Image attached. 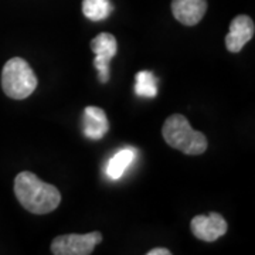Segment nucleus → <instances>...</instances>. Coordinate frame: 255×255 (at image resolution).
<instances>
[{
	"mask_svg": "<svg viewBox=\"0 0 255 255\" xmlns=\"http://www.w3.org/2000/svg\"><path fill=\"white\" fill-rule=\"evenodd\" d=\"M172 253L169 251V250H166V248H153V250H150L147 255H170Z\"/></svg>",
	"mask_w": 255,
	"mask_h": 255,
	"instance_id": "obj_13",
	"label": "nucleus"
},
{
	"mask_svg": "<svg viewBox=\"0 0 255 255\" xmlns=\"http://www.w3.org/2000/svg\"><path fill=\"white\" fill-rule=\"evenodd\" d=\"M255 26L248 16H237L230 24V33L226 36V47L230 53H240L243 47L254 37Z\"/></svg>",
	"mask_w": 255,
	"mask_h": 255,
	"instance_id": "obj_6",
	"label": "nucleus"
},
{
	"mask_svg": "<svg viewBox=\"0 0 255 255\" xmlns=\"http://www.w3.org/2000/svg\"><path fill=\"white\" fill-rule=\"evenodd\" d=\"M166 143L186 155H201L207 149V137L191 128L190 122L180 114L170 115L162 129Z\"/></svg>",
	"mask_w": 255,
	"mask_h": 255,
	"instance_id": "obj_2",
	"label": "nucleus"
},
{
	"mask_svg": "<svg viewBox=\"0 0 255 255\" xmlns=\"http://www.w3.org/2000/svg\"><path fill=\"white\" fill-rule=\"evenodd\" d=\"M1 88L11 100H26L37 88V77L26 60L14 57L4 64Z\"/></svg>",
	"mask_w": 255,
	"mask_h": 255,
	"instance_id": "obj_3",
	"label": "nucleus"
},
{
	"mask_svg": "<svg viewBox=\"0 0 255 255\" xmlns=\"http://www.w3.org/2000/svg\"><path fill=\"white\" fill-rule=\"evenodd\" d=\"M14 194L18 203L33 214L51 213L61 203V193L58 189L40 180L31 172H21L16 176Z\"/></svg>",
	"mask_w": 255,
	"mask_h": 255,
	"instance_id": "obj_1",
	"label": "nucleus"
},
{
	"mask_svg": "<svg viewBox=\"0 0 255 255\" xmlns=\"http://www.w3.org/2000/svg\"><path fill=\"white\" fill-rule=\"evenodd\" d=\"M110 130V122L104 110L87 107L84 111V133L90 139H101Z\"/></svg>",
	"mask_w": 255,
	"mask_h": 255,
	"instance_id": "obj_9",
	"label": "nucleus"
},
{
	"mask_svg": "<svg viewBox=\"0 0 255 255\" xmlns=\"http://www.w3.org/2000/svg\"><path fill=\"white\" fill-rule=\"evenodd\" d=\"M172 11L184 26H196L207 11V0H173Z\"/></svg>",
	"mask_w": 255,
	"mask_h": 255,
	"instance_id": "obj_7",
	"label": "nucleus"
},
{
	"mask_svg": "<svg viewBox=\"0 0 255 255\" xmlns=\"http://www.w3.org/2000/svg\"><path fill=\"white\" fill-rule=\"evenodd\" d=\"M133 159H135V152L132 149L119 150L118 153L114 155V157L110 160L108 167H107V173H108L111 179L118 180V179L122 177V174L125 173L128 166L132 163Z\"/></svg>",
	"mask_w": 255,
	"mask_h": 255,
	"instance_id": "obj_10",
	"label": "nucleus"
},
{
	"mask_svg": "<svg viewBox=\"0 0 255 255\" xmlns=\"http://www.w3.org/2000/svg\"><path fill=\"white\" fill-rule=\"evenodd\" d=\"M91 50L95 53V61L94 65L97 70L108 68L111 60L117 54L118 44L117 38L110 33H101L91 41Z\"/></svg>",
	"mask_w": 255,
	"mask_h": 255,
	"instance_id": "obj_8",
	"label": "nucleus"
},
{
	"mask_svg": "<svg viewBox=\"0 0 255 255\" xmlns=\"http://www.w3.org/2000/svg\"><path fill=\"white\" fill-rule=\"evenodd\" d=\"M190 230L193 236L206 243H213L227 233V221L219 213H210L209 216H196L191 220Z\"/></svg>",
	"mask_w": 255,
	"mask_h": 255,
	"instance_id": "obj_5",
	"label": "nucleus"
},
{
	"mask_svg": "<svg viewBox=\"0 0 255 255\" xmlns=\"http://www.w3.org/2000/svg\"><path fill=\"white\" fill-rule=\"evenodd\" d=\"M135 92L139 97L155 98L157 95V81L150 71H139L135 75Z\"/></svg>",
	"mask_w": 255,
	"mask_h": 255,
	"instance_id": "obj_12",
	"label": "nucleus"
},
{
	"mask_svg": "<svg viewBox=\"0 0 255 255\" xmlns=\"http://www.w3.org/2000/svg\"><path fill=\"white\" fill-rule=\"evenodd\" d=\"M100 243H102L100 231L88 234H67L53 240L51 253L54 255H90Z\"/></svg>",
	"mask_w": 255,
	"mask_h": 255,
	"instance_id": "obj_4",
	"label": "nucleus"
},
{
	"mask_svg": "<svg viewBox=\"0 0 255 255\" xmlns=\"http://www.w3.org/2000/svg\"><path fill=\"white\" fill-rule=\"evenodd\" d=\"M112 11V4L110 0H84L82 13L92 21L105 20Z\"/></svg>",
	"mask_w": 255,
	"mask_h": 255,
	"instance_id": "obj_11",
	"label": "nucleus"
}]
</instances>
